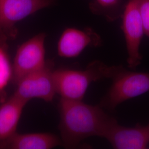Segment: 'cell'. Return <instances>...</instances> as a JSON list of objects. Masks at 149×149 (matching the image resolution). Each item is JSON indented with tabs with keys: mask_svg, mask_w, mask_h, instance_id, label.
<instances>
[{
	"mask_svg": "<svg viewBox=\"0 0 149 149\" xmlns=\"http://www.w3.org/2000/svg\"><path fill=\"white\" fill-rule=\"evenodd\" d=\"M58 109L60 139L67 149L77 148L85 139L92 136L105 138L118 123L100 105L92 106L82 101L61 98Z\"/></svg>",
	"mask_w": 149,
	"mask_h": 149,
	"instance_id": "cell-1",
	"label": "cell"
},
{
	"mask_svg": "<svg viewBox=\"0 0 149 149\" xmlns=\"http://www.w3.org/2000/svg\"><path fill=\"white\" fill-rule=\"evenodd\" d=\"M122 28L126 42L128 67L135 69L143 58L140 46L145 34L143 21L135 0H129L124 7Z\"/></svg>",
	"mask_w": 149,
	"mask_h": 149,
	"instance_id": "cell-6",
	"label": "cell"
},
{
	"mask_svg": "<svg viewBox=\"0 0 149 149\" xmlns=\"http://www.w3.org/2000/svg\"><path fill=\"white\" fill-rule=\"evenodd\" d=\"M98 36L90 29L80 30L68 28L62 33L57 45L58 54L64 58H74L79 56L86 48L97 45Z\"/></svg>",
	"mask_w": 149,
	"mask_h": 149,
	"instance_id": "cell-9",
	"label": "cell"
},
{
	"mask_svg": "<svg viewBox=\"0 0 149 149\" xmlns=\"http://www.w3.org/2000/svg\"><path fill=\"white\" fill-rule=\"evenodd\" d=\"M6 34L0 29V92L12 80V64L6 44Z\"/></svg>",
	"mask_w": 149,
	"mask_h": 149,
	"instance_id": "cell-13",
	"label": "cell"
},
{
	"mask_svg": "<svg viewBox=\"0 0 149 149\" xmlns=\"http://www.w3.org/2000/svg\"><path fill=\"white\" fill-rule=\"evenodd\" d=\"M54 71L53 63L48 61L43 68L20 80L13 95L27 102L34 98L52 101L56 95Z\"/></svg>",
	"mask_w": 149,
	"mask_h": 149,
	"instance_id": "cell-5",
	"label": "cell"
},
{
	"mask_svg": "<svg viewBox=\"0 0 149 149\" xmlns=\"http://www.w3.org/2000/svg\"><path fill=\"white\" fill-rule=\"evenodd\" d=\"M28 102L13 95L0 104V143L17 133L23 110Z\"/></svg>",
	"mask_w": 149,
	"mask_h": 149,
	"instance_id": "cell-11",
	"label": "cell"
},
{
	"mask_svg": "<svg viewBox=\"0 0 149 149\" xmlns=\"http://www.w3.org/2000/svg\"><path fill=\"white\" fill-rule=\"evenodd\" d=\"M46 35L39 33L21 44L17 50L12 64V80L17 84L27 75L43 68L45 60Z\"/></svg>",
	"mask_w": 149,
	"mask_h": 149,
	"instance_id": "cell-4",
	"label": "cell"
},
{
	"mask_svg": "<svg viewBox=\"0 0 149 149\" xmlns=\"http://www.w3.org/2000/svg\"><path fill=\"white\" fill-rule=\"evenodd\" d=\"M122 66H108L98 60L88 64L85 69L61 68L54 71L56 94L61 98L82 101L91 84L104 79H113L122 69Z\"/></svg>",
	"mask_w": 149,
	"mask_h": 149,
	"instance_id": "cell-2",
	"label": "cell"
},
{
	"mask_svg": "<svg viewBox=\"0 0 149 149\" xmlns=\"http://www.w3.org/2000/svg\"><path fill=\"white\" fill-rule=\"evenodd\" d=\"M141 17L145 34L149 38V0H135Z\"/></svg>",
	"mask_w": 149,
	"mask_h": 149,
	"instance_id": "cell-14",
	"label": "cell"
},
{
	"mask_svg": "<svg viewBox=\"0 0 149 149\" xmlns=\"http://www.w3.org/2000/svg\"><path fill=\"white\" fill-rule=\"evenodd\" d=\"M61 144V139L49 133L19 134L0 143V149H50Z\"/></svg>",
	"mask_w": 149,
	"mask_h": 149,
	"instance_id": "cell-10",
	"label": "cell"
},
{
	"mask_svg": "<svg viewBox=\"0 0 149 149\" xmlns=\"http://www.w3.org/2000/svg\"><path fill=\"white\" fill-rule=\"evenodd\" d=\"M55 0H0V29L12 32L17 23L52 5Z\"/></svg>",
	"mask_w": 149,
	"mask_h": 149,
	"instance_id": "cell-7",
	"label": "cell"
},
{
	"mask_svg": "<svg viewBox=\"0 0 149 149\" xmlns=\"http://www.w3.org/2000/svg\"><path fill=\"white\" fill-rule=\"evenodd\" d=\"M122 0H93L90 7L93 13L103 15L113 21L122 13Z\"/></svg>",
	"mask_w": 149,
	"mask_h": 149,
	"instance_id": "cell-12",
	"label": "cell"
},
{
	"mask_svg": "<svg viewBox=\"0 0 149 149\" xmlns=\"http://www.w3.org/2000/svg\"><path fill=\"white\" fill-rule=\"evenodd\" d=\"M105 139L116 149H146L149 143V124L126 127L117 123Z\"/></svg>",
	"mask_w": 149,
	"mask_h": 149,
	"instance_id": "cell-8",
	"label": "cell"
},
{
	"mask_svg": "<svg viewBox=\"0 0 149 149\" xmlns=\"http://www.w3.org/2000/svg\"><path fill=\"white\" fill-rule=\"evenodd\" d=\"M112 85L103 97L100 106L114 111L123 102L149 92V73L123 68L113 79Z\"/></svg>",
	"mask_w": 149,
	"mask_h": 149,
	"instance_id": "cell-3",
	"label": "cell"
}]
</instances>
